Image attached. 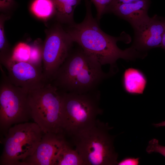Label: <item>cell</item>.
I'll list each match as a JSON object with an SVG mask.
<instances>
[{"instance_id":"6da1fadb","label":"cell","mask_w":165,"mask_h":165,"mask_svg":"<svg viewBox=\"0 0 165 165\" xmlns=\"http://www.w3.org/2000/svg\"><path fill=\"white\" fill-rule=\"evenodd\" d=\"M85 1L86 13L84 20L80 23L71 24L68 32L74 42L78 43L85 53L101 65L110 64L111 72L119 59L132 61L144 58L143 53L132 46L124 50L120 49L116 43L118 41H124L123 35L115 37L102 31L97 20L92 16L91 2Z\"/></svg>"},{"instance_id":"7a4b0ae2","label":"cell","mask_w":165,"mask_h":165,"mask_svg":"<svg viewBox=\"0 0 165 165\" xmlns=\"http://www.w3.org/2000/svg\"><path fill=\"white\" fill-rule=\"evenodd\" d=\"M80 48L70 52L50 82L61 92L84 93L97 89L109 74Z\"/></svg>"},{"instance_id":"3957f363","label":"cell","mask_w":165,"mask_h":165,"mask_svg":"<svg viewBox=\"0 0 165 165\" xmlns=\"http://www.w3.org/2000/svg\"><path fill=\"white\" fill-rule=\"evenodd\" d=\"M63 133L70 138L90 127L103 110L97 89L84 93L60 92Z\"/></svg>"},{"instance_id":"277c9868","label":"cell","mask_w":165,"mask_h":165,"mask_svg":"<svg viewBox=\"0 0 165 165\" xmlns=\"http://www.w3.org/2000/svg\"><path fill=\"white\" fill-rule=\"evenodd\" d=\"M112 128L98 119L90 127L70 138L84 165H116L118 154L114 145Z\"/></svg>"},{"instance_id":"5b68a950","label":"cell","mask_w":165,"mask_h":165,"mask_svg":"<svg viewBox=\"0 0 165 165\" xmlns=\"http://www.w3.org/2000/svg\"><path fill=\"white\" fill-rule=\"evenodd\" d=\"M31 118L44 133L64 134L61 93L50 82L28 91Z\"/></svg>"},{"instance_id":"8992f818","label":"cell","mask_w":165,"mask_h":165,"mask_svg":"<svg viewBox=\"0 0 165 165\" xmlns=\"http://www.w3.org/2000/svg\"><path fill=\"white\" fill-rule=\"evenodd\" d=\"M44 134L35 123L15 124L8 129L3 139L0 165H23L33 153Z\"/></svg>"},{"instance_id":"52a82bcc","label":"cell","mask_w":165,"mask_h":165,"mask_svg":"<svg viewBox=\"0 0 165 165\" xmlns=\"http://www.w3.org/2000/svg\"><path fill=\"white\" fill-rule=\"evenodd\" d=\"M2 68L0 65V130L5 136L13 125L32 118L29 91L13 84Z\"/></svg>"},{"instance_id":"ba28073f","label":"cell","mask_w":165,"mask_h":165,"mask_svg":"<svg viewBox=\"0 0 165 165\" xmlns=\"http://www.w3.org/2000/svg\"><path fill=\"white\" fill-rule=\"evenodd\" d=\"M73 42L68 33L60 27L48 35L42 51V72L47 82H51L69 55Z\"/></svg>"},{"instance_id":"9c48e42d","label":"cell","mask_w":165,"mask_h":165,"mask_svg":"<svg viewBox=\"0 0 165 165\" xmlns=\"http://www.w3.org/2000/svg\"><path fill=\"white\" fill-rule=\"evenodd\" d=\"M0 63L6 70L9 81L15 86L29 91L48 83L44 77L42 65L16 60L12 56L0 59Z\"/></svg>"},{"instance_id":"30bf717a","label":"cell","mask_w":165,"mask_h":165,"mask_svg":"<svg viewBox=\"0 0 165 165\" xmlns=\"http://www.w3.org/2000/svg\"><path fill=\"white\" fill-rule=\"evenodd\" d=\"M134 35L132 46L139 52L146 53L151 49L161 46L165 31V18L155 15L148 16L131 25Z\"/></svg>"},{"instance_id":"8fae6325","label":"cell","mask_w":165,"mask_h":165,"mask_svg":"<svg viewBox=\"0 0 165 165\" xmlns=\"http://www.w3.org/2000/svg\"><path fill=\"white\" fill-rule=\"evenodd\" d=\"M67 141L63 134L44 133L36 149L23 165H53L59 152Z\"/></svg>"},{"instance_id":"7c38bea8","label":"cell","mask_w":165,"mask_h":165,"mask_svg":"<svg viewBox=\"0 0 165 165\" xmlns=\"http://www.w3.org/2000/svg\"><path fill=\"white\" fill-rule=\"evenodd\" d=\"M149 4V0L118 4L109 8L106 13H113L132 25L148 16Z\"/></svg>"},{"instance_id":"4fadbf2b","label":"cell","mask_w":165,"mask_h":165,"mask_svg":"<svg viewBox=\"0 0 165 165\" xmlns=\"http://www.w3.org/2000/svg\"><path fill=\"white\" fill-rule=\"evenodd\" d=\"M123 82L124 89L127 92L132 94H141L146 87L147 80L140 71L130 68L125 71Z\"/></svg>"},{"instance_id":"5bb4252c","label":"cell","mask_w":165,"mask_h":165,"mask_svg":"<svg viewBox=\"0 0 165 165\" xmlns=\"http://www.w3.org/2000/svg\"><path fill=\"white\" fill-rule=\"evenodd\" d=\"M55 13L60 21L71 25L74 23L73 15L75 8L81 0H53Z\"/></svg>"},{"instance_id":"9a60e30c","label":"cell","mask_w":165,"mask_h":165,"mask_svg":"<svg viewBox=\"0 0 165 165\" xmlns=\"http://www.w3.org/2000/svg\"><path fill=\"white\" fill-rule=\"evenodd\" d=\"M53 165H84V164L77 151L67 141L59 152Z\"/></svg>"},{"instance_id":"2e32d148","label":"cell","mask_w":165,"mask_h":165,"mask_svg":"<svg viewBox=\"0 0 165 165\" xmlns=\"http://www.w3.org/2000/svg\"><path fill=\"white\" fill-rule=\"evenodd\" d=\"M31 10L37 17L45 19L55 13L53 0H35L31 7Z\"/></svg>"},{"instance_id":"e0dca14e","label":"cell","mask_w":165,"mask_h":165,"mask_svg":"<svg viewBox=\"0 0 165 165\" xmlns=\"http://www.w3.org/2000/svg\"><path fill=\"white\" fill-rule=\"evenodd\" d=\"M31 47L26 43H20L15 49L12 57L19 61H28L31 53Z\"/></svg>"},{"instance_id":"ac0fdd59","label":"cell","mask_w":165,"mask_h":165,"mask_svg":"<svg viewBox=\"0 0 165 165\" xmlns=\"http://www.w3.org/2000/svg\"><path fill=\"white\" fill-rule=\"evenodd\" d=\"M95 5L97 11V18L99 22L102 15L107 10L113 0H89Z\"/></svg>"},{"instance_id":"d6986e66","label":"cell","mask_w":165,"mask_h":165,"mask_svg":"<svg viewBox=\"0 0 165 165\" xmlns=\"http://www.w3.org/2000/svg\"><path fill=\"white\" fill-rule=\"evenodd\" d=\"M146 151L148 154L158 153L165 157V146L160 145L159 141L155 138H153L149 141Z\"/></svg>"},{"instance_id":"ffe728a7","label":"cell","mask_w":165,"mask_h":165,"mask_svg":"<svg viewBox=\"0 0 165 165\" xmlns=\"http://www.w3.org/2000/svg\"><path fill=\"white\" fill-rule=\"evenodd\" d=\"M139 160V158L126 157L118 162L117 165H138Z\"/></svg>"},{"instance_id":"44dd1931","label":"cell","mask_w":165,"mask_h":165,"mask_svg":"<svg viewBox=\"0 0 165 165\" xmlns=\"http://www.w3.org/2000/svg\"><path fill=\"white\" fill-rule=\"evenodd\" d=\"M13 0H0V8L1 10L8 9L13 5Z\"/></svg>"},{"instance_id":"7402d4cb","label":"cell","mask_w":165,"mask_h":165,"mask_svg":"<svg viewBox=\"0 0 165 165\" xmlns=\"http://www.w3.org/2000/svg\"><path fill=\"white\" fill-rule=\"evenodd\" d=\"M140 0H113L112 3L108 8L107 11L109 8L114 5L120 4L129 3Z\"/></svg>"},{"instance_id":"603a6c76","label":"cell","mask_w":165,"mask_h":165,"mask_svg":"<svg viewBox=\"0 0 165 165\" xmlns=\"http://www.w3.org/2000/svg\"><path fill=\"white\" fill-rule=\"evenodd\" d=\"M161 47L165 50V31L163 36Z\"/></svg>"},{"instance_id":"cb8c5ba5","label":"cell","mask_w":165,"mask_h":165,"mask_svg":"<svg viewBox=\"0 0 165 165\" xmlns=\"http://www.w3.org/2000/svg\"><path fill=\"white\" fill-rule=\"evenodd\" d=\"M153 125L156 127H165V121L158 123H154Z\"/></svg>"}]
</instances>
